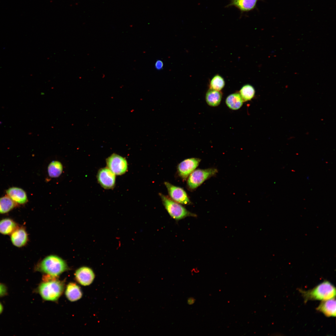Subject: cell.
Segmentation results:
<instances>
[{"label": "cell", "instance_id": "cell-1", "mask_svg": "<svg viewBox=\"0 0 336 336\" xmlns=\"http://www.w3.org/2000/svg\"><path fill=\"white\" fill-rule=\"evenodd\" d=\"M57 277L45 275L43 282L38 286L37 291L44 300L57 301L62 294L64 289V282L58 280Z\"/></svg>", "mask_w": 336, "mask_h": 336}, {"label": "cell", "instance_id": "cell-2", "mask_svg": "<svg viewBox=\"0 0 336 336\" xmlns=\"http://www.w3.org/2000/svg\"><path fill=\"white\" fill-rule=\"evenodd\" d=\"M68 269V267L65 260L54 255L45 257L35 268V271L55 277H57Z\"/></svg>", "mask_w": 336, "mask_h": 336}, {"label": "cell", "instance_id": "cell-3", "mask_svg": "<svg viewBox=\"0 0 336 336\" xmlns=\"http://www.w3.org/2000/svg\"><path fill=\"white\" fill-rule=\"evenodd\" d=\"M306 302L310 300L322 301L334 298L336 295L335 287L329 282L324 281L307 291H301Z\"/></svg>", "mask_w": 336, "mask_h": 336}, {"label": "cell", "instance_id": "cell-4", "mask_svg": "<svg viewBox=\"0 0 336 336\" xmlns=\"http://www.w3.org/2000/svg\"><path fill=\"white\" fill-rule=\"evenodd\" d=\"M159 195L165 209L170 215L174 219L179 220L188 217H195L196 215L188 211L178 203L163 194Z\"/></svg>", "mask_w": 336, "mask_h": 336}, {"label": "cell", "instance_id": "cell-5", "mask_svg": "<svg viewBox=\"0 0 336 336\" xmlns=\"http://www.w3.org/2000/svg\"><path fill=\"white\" fill-rule=\"evenodd\" d=\"M217 172V170L214 168L195 170L187 178V187L190 190H194Z\"/></svg>", "mask_w": 336, "mask_h": 336}, {"label": "cell", "instance_id": "cell-6", "mask_svg": "<svg viewBox=\"0 0 336 336\" xmlns=\"http://www.w3.org/2000/svg\"><path fill=\"white\" fill-rule=\"evenodd\" d=\"M107 168L115 175H121L124 174L128 169L126 159L115 153L112 154L106 160Z\"/></svg>", "mask_w": 336, "mask_h": 336}, {"label": "cell", "instance_id": "cell-7", "mask_svg": "<svg viewBox=\"0 0 336 336\" xmlns=\"http://www.w3.org/2000/svg\"><path fill=\"white\" fill-rule=\"evenodd\" d=\"M164 183L172 200L181 204L189 205L191 203L187 194L183 189L167 182H165Z\"/></svg>", "mask_w": 336, "mask_h": 336}, {"label": "cell", "instance_id": "cell-8", "mask_svg": "<svg viewBox=\"0 0 336 336\" xmlns=\"http://www.w3.org/2000/svg\"><path fill=\"white\" fill-rule=\"evenodd\" d=\"M201 159L197 158L186 159L181 162L178 166L177 171L179 176L185 180L189 175L197 167Z\"/></svg>", "mask_w": 336, "mask_h": 336}, {"label": "cell", "instance_id": "cell-9", "mask_svg": "<svg viewBox=\"0 0 336 336\" xmlns=\"http://www.w3.org/2000/svg\"><path fill=\"white\" fill-rule=\"evenodd\" d=\"M115 174L107 167L102 168L98 171L97 178L98 181L104 188H113L115 184Z\"/></svg>", "mask_w": 336, "mask_h": 336}, {"label": "cell", "instance_id": "cell-10", "mask_svg": "<svg viewBox=\"0 0 336 336\" xmlns=\"http://www.w3.org/2000/svg\"><path fill=\"white\" fill-rule=\"evenodd\" d=\"M75 278L76 281L83 286L90 285L93 281L95 273L90 268L86 266L80 267L75 271Z\"/></svg>", "mask_w": 336, "mask_h": 336}, {"label": "cell", "instance_id": "cell-11", "mask_svg": "<svg viewBox=\"0 0 336 336\" xmlns=\"http://www.w3.org/2000/svg\"><path fill=\"white\" fill-rule=\"evenodd\" d=\"M10 235L11 241L16 247H22L27 243L28 235L26 229L23 226H18Z\"/></svg>", "mask_w": 336, "mask_h": 336}, {"label": "cell", "instance_id": "cell-12", "mask_svg": "<svg viewBox=\"0 0 336 336\" xmlns=\"http://www.w3.org/2000/svg\"><path fill=\"white\" fill-rule=\"evenodd\" d=\"M6 193L7 195L17 204H24L28 201L26 193L21 188L12 187L7 189Z\"/></svg>", "mask_w": 336, "mask_h": 336}, {"label": "cell", "instance_id": "cell-13", "mask_svg": "<svg viewBox=\"0 0 336 336\" xmlns=\"http://www.w3.org/2000/svg\"><path fill=\"white\" fill-rule=\"evenodd\" d=\"M316 310L327 317L336 316V303L334 298L322 301Z\"/></svg>", "mask_w": 336, "mask_h": 336}, {"label": "cell", "instance_id": "cell-14", "mask_svg": "<svg viewBox=\"0 0 336 336\" xmlns=\"http://www.w3.org/2000/svg\"><path fill=\"white\" fill-rule=\"evenodd\" d=\"M65 295L68 299L72 302L80 299L82 296V290L77 284L70 282L67 285L65 290Z\"/></svg>", "mask_w": 336, "mask_h": 336}, {"label": "cell", "instance_id": "cell-15", "mask_svg": "<svg viewBox=\"0 0 336 336\" xmlns=\"http://www.w3.org/2000/svg\"><path fill=\"white\" fill-rule=\"evenodd\" d=\"M259 0H230L228 7L233 6L241 12H248L253 10Z\"/></svg>", "mask_w": 336, "mask_h": 336}, {"label": "cell", "instance_id": "cell-16", "mask_svg": "<svg viewBox=\"0 0 336 336\" xmlns=\"http://www.w3.org/2000/svg\"><path fill=\"white\" fill-rule=\"evenodd\" d=\"M19 226L13 219L5 218L0 220V233L10 235Z\"/></svg>", "mask_w": 336, "mask_h": 336}, {"label": "cell", "instance_id": "cell-17", "mask_svg": "<svg viewBox=\"0 0 336 336\" xmlns=\"http://www.w3.org/2000/svg\"><path fill=\"white\" fill-rule=\"evenodd\" d=\"M222 98L221 92L210 89L207 91L205 96L207 103L212 107L218 106L221 102Z\"/></svg>", "mask_w": 336, "mask_h": 336}, {"label": "cell", "instance_id": "cell-18", "mask_svg": "<svg viewBox=\"0 0 336 336\" xmlns=\"http://www.w3.org/2000/svg\"><path fill=\"white\" fill-rule=\"evenodd\" d=\"M63 170L62 163L57 160H54L49 164L47 168L49 176L52 178L59 177L62 174Z\"/></svg>", "mask_w": 336, "mask_h": 336}, {"label": "cell", "instance_id": "cell-19", "mask_svg": "<svg viewBox=\"0 0 336 336\" xmlns=\"http://www.w3.org/2000/svg\"><path fill=\"white\" fill-rule=\"evenodd\" d=\"M243 100L240 94L234 93L228 96L226 103L229 108L232 110H237L242 106Z\"/></svg>", "mask_w": 336, "mask_h": 336}, {"label": "cell", "instance_id": "cell-20", "mask_svg": "<svg viewBox=\"0 0 336 336\" xmlns=\"http://www.w3.org/2000/svg\"><path fill=\"white\" fill-rule=\"evenodd\" d=\"M17 204L7 195L0 198V214L7 213L12 210Z\"/></svg>", "mask_w": 336, "mask_h": 336}, {"label": "cell", "instance_id": "cell-21", "mask_svg": "<svg viewBox=\"0 0 336 336\" xmlns=\"http://www.w3.org/2000/svg\"><path fill=\"white\" fill-rule=\"evenodd\" d=\"M254 88L249 84L244 86L240 91V94L243 101H247L251 99L255 94Z\"/></svg>", "mask_w": 336, "mask_h": 336}, {"label": "cell", "instance_id": "cell-22", "mask_svg": "<svg viewBox=\"0 0 336 336\" xmlns=\"http://www.w3.org/2000/svg\"><path fill=\"white\" fill-rule=\"evenodd\" d=\"M225 84L223 78L220 75H216L211 80L210 88V89L220 91L224 87Z\"/></svg>", "mask_w": 336, "mask_h": 336}, {"label": "cell", "instance_id": "cell-23", "mask_svg": "<svg viewBox=\"0 0 336 336\" xmlns=\"http://www.w3.org/2000/svg\"><path fill=\"white\" fill-rule=\"evenodd\" d=\"M8 294V289L7 286L4 284L0 282V297L7 296Z\"/></svg>", "mask_w": 336, "mask_h": 336}, {"label": "cell", "instance_id": "cell-24", "mask_svg": "<svg viewBox=\"0 0 336 336\" xmlns=\"http://www.w3.org/2000/svg\"><path fill=\"white\" fill-rule=\"evenodd\" d=\"M163 62L160 60H158L156 62L155 64V67L157 70H160L162 69L163 67Z\"/></svg>", "mask_w": 336, "mask_h": 336}, {"label": "cell", "instance_id": "cell-25", "mask_svg": "<svg viewBox=\"0 0 336 336\" xmlns=\"http://www.w3.org/2000/svg\"><path fill=\"white\" fill-rule=\"evenodd\" d=\"M195 301V299L193 297L189 298L187 300V303L189 305L193 304Z\"/></svg>", "mask_w": 336, "mask_h": 336}, {"label": "cell", "instance_id": "cell-26", "mask_svg": "<svg viewBox=\"0 0 336 336\" xmlns=\"http://www.w3.org/2000/svg\"><path fill=\"white\" fill-rule=\"evenodd\" d=\"M3 310V307L2 304L0 302V314L2 312Z\"/></svg>", "mask_w": 336, "mask_h": 336}]
</instances>
